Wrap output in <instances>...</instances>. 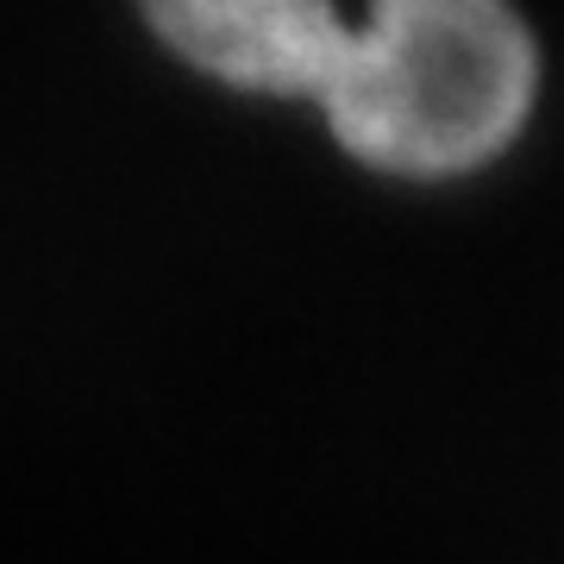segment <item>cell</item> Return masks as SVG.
<instances>
[{
	"label": "cell",
	"mask_w": 564,
	"mask_h": 564,
	"mask_svg": "<svg viewBox=\"0 0 564 564\" xmlns=\"http://www.w3.org/2000/svg\"><path fill=\"white\" fill-rule=\"evenodd\" d=\"M540 39L514 0H358L321 107L339 151L383 176H470L527 132Z\"/></svg>",
	"instance_id": "cell-1"
},
{
	"label": "cell",
	"mask_w": 564,
	"mask_h": 564,
	"mask_svg": "<svg viewBox=\"0 0 564 564\" xmlns=\"http://www.w3.org/2000/svg\"><path fill=\"white\" fill-rule=\"evenodd\" d=\"M163 51L245 95L321 101L351 39L345 0H139Z\"/></svg>",
	"instance_id": "cell-2"
}]
</instances>
